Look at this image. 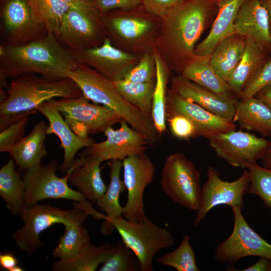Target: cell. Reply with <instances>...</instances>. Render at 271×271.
I'll return each instance as SVG.
<instances>
[{
    "label": "cell",
    "instance_id": "6da1fadb",
    "mask_svg": "<svg viewBox=\"0 0 271 271\" xmlns=\"http://www.w3.org/2000/svg\"><path fill=\"white\" fill-rule=\"evenodd\" d=\"M218 0H186L162 18L155 48L169 69L181 74L194 58L203 33L211 25Z\"/></svg>",
    "mask_w": 271,
    "mask_h": 271
},
{
    "label": "cell",
    "instance_id": "7a4b0ae2",
    "mask_svg": "<svg viewBox=\"0 0 271 271\" xmlns=\"http://www.w3.org/2000/svg\"><path fill=\"white\" fill-rule=\"evenodd\" d=\"M78 64L73 53L51 33L20 45L0 46V77L38 74L63 78Z\"/></svg>",
    "mask_w": 271,
    "mask_h": 271
},
{
    "label": "cell",
    "instance_id": "3957f363",
    "mask_svg": "<svg viewBox=\"0 0 271 271\" xmlns=\"http://www.w3.org/2000/svg\"><path fill=\"white\" fill-rule=\"evenodd\" d=\"M7 96L0 102V131L27 115L35 113L42 103L52 99L76 98L83 94L75 82L65 77L50 78L33 74L14 78Z\"/></svg>",
    "mask_w": 271,
    "mask_h": 271
},
{
    "label": "cell",
    "instance_id": "277c9868",
    "mask_svg": "<svg viewBox=\"0 0 271 271\" xmlns=\"http://www.w3.org/2000/svg\"><path fill=\"white\" fill-rule=\"evenodd\" d=\"M66 77L73 80L83 95L96 104H101L116 112L134 130L143 134L150 146L160 139L151 114L145 113L127 101L113 82L93 69L79 63L68 71Z\"/></svg>",
    "mask_w": 271,
    "mask_h": 271
},
{
    "label": "cell",
    "instance_id": "5b68a950",
    "mask_svg": "<svg viewBox=\"0 0 271 271\" xmlns=\"http://www.w3.org/2000/svg\"><path fill=\"white\" fill-rule=\"evenodd\" d=\"M19 215L24 225L11 235L19 249L29 256L34 254L44 246L40 234L56 223L83 224L89 214L83 208L74 206L70 209H62L49 203L24 206Z\"/></svg>",
    "mask_w": 271,
    "mask_h": 271
},
{
    "label": "cell",
    "instance_id": "8992f818",
    "mask_svg": "<svg viewBox=\"0 0 271 271\" xmlns=\"http://www.w3.org/2000/svg\"><path fill=\"white\" fill-rule=\"evenodd\" d=\"M112 224L121 240L137 256L141 271L153 270L155 255L175 243L174 236L170 230L156 225L148 217L139 222L122 216L115 218Z\"/></svg>",
    "mask_w": 271,
    "mask_h": 271
},
{
    "label": "cell",
    "instance_id": "52a82bcc",
    "mask_svg": "<svg viewBox=\"0 0 271 271\" xmlns=\"http://www.w3.org/2000/svg\"><path fill=\"white\" fill-rule=\"evenodd\" d=\"M161 186L174 202L197 211L201 196L200 173L194 163L181 152L166 158L162 171Z\"/></svg>",
    "mask_w": 271,
    "mask_h": 271
},
{
    "label": "cell",
    "instance_id": "ba28073f",
    "mask_svg": "<svg viewBox=\"0 0 271 271\" xmlns=\"http://www.w3.org/2000/svg\"><path fill=\"white\" fill-rule=\"evenodd\" d=\"M102 17L94 4L71 7L63 16L57 38L73 53L99 46L106 37Z\"/></svg>",
    "mask_w": 271,
    "mask_h": 271
},
{
    "label": "cell",
    "instance_id": "9c48e42d",
    "mask_svg": "<svg viewBox=\"0 0 271 271\" xmlns=\"http://www.w3.org/2000/svg\"><path fill=\"white\" fill-rule=\"evenodd\" d=\"M59 169L58 163L52 160L24 170L22 177L25 185V206L36 205L46 199H65L80 203L88 201L79 191L69 187L67 173L62 178L57 176Z\"/></svg>",
    "mask_w": 271,
    "mask_h": 271
},
{
    "label": "cell",
    "instance_id": "30bf717a",
    "mask_svg": "<svg viewBox=\"0 0 271 271\" xmlns=\"http://www.w3.org/2000/svg\"><path fill=\"white\" fill-rule=\"evenodd\" d=\"M234 225L231 234L216 247L215 259L220 262L234 263L247 256L263 257L271 259V244L247 224L239 206L231 207Z\"/></svg>",
    "mask_w": 271,
    "mask_h": 271
},
{
    "label": "cell",
    "instance_id": "8fae6325",
    "mask_svg": "<svg viewBox=\"0 0 271 271\" xmlns=\"http://www.w3.org/2000/svg\"><path fill=\"white\" fill-rule=\"evenodd\" d=\"M207 177L201 188L200 203L193 222L195 227L214 207L224 205L243 209V196L248 193L250 186V175L247 169L238 178L230 182L221 179L218 172L212 167L208 168Z\"/></svg>",
    "mask_w": 271,
    "mask_h": 271
},
{
    "label": "cell",
    "instance_id": "7c38bea8",
    "mask_svg": "<svg viewBox=\"0 0 271 271\" xmlns=\"http://www.w3.org/2000/svg\"><path fill=\"white\" fill-rule=\"evenodd\" d=\"M217 156L235 167L246 169L260 160L271 142L254 134L232 130L208 139Z\"/></svg>",
    "mask_w": 271,
    "mask_h": 271
},
{
    "label": "cell",
    "instance_id": "4fadbf2b",
    "mask_svg": "<svg viewBox=\"0 0 271 271\" xmlns=\"http://www.w3.org/2000/svg\"><path fill=\"white\" fill-rule=\"evenodd\" d=\"M1 20L2 45H20L48 33L34 15L29 0H4Z\"/></svg>",
    "mask_w": 271,
    "mask_h": 271
},
{
    "label": "cell",
    "instance_id": "5bb4252c",
    "mask_svg": "<svg viewBox=\"0 0 271 271\" xmlns=\"http://www.w3.org/2000/svg\"><path fill=\"white\" fill-rule=\"evenodd\" d=\"M123 182L127 191L122 216L126 219L141 222L147 217L144 211V193L152 182L156 168L146 154L130 156L122 160Z\"/></svg>",
    "mask_w": 271,
    "mask_h": 271
},
{
    "label": "cell",
    "instance_id": "9a60e30c",
    "mask_svg": "<svg viewBox=\"0 0 271 271\" xmlns=\"http://www.w3.org/2000/svg\"><path fill=\"white\" fill-rule=\"evenodd\" d=\"M118 129L108 127L104 134L106 139L99 143H94L85 148L80 156H92L101 162L111 160H123L130 156L146 153L149 144L145 136L130 127L122 120Z\"/></svg>",
    "mask_w": 271,
    "mask_h": 271
},
{
    "label": "cell",
    "instance_id": "2e32d148",
    "mask_svg": "<svg viewBox=\"0 0 271 271\" xmlns=\"http://www.w3.org/2000/svg\"><path fill=\"white\" fill-rule=\"evenodd\" d=\"M73 54L79 63L93 69L112 81L123 79L140 60L136 56L114 46L107 37L99 46Z\"/></svg>",
    "mask_w": 271,
    "mask_h": 271
},
{
    "label": "cell",
    "instance_id": "e0dca14e",
    "mask_svg": "<svg viewBox=\"0 0 271 271\" xmlns=\"http://www.w3.org/2000/svg\"><path fill=\"white\" fill-rule=\"evenodd\" d=\"M182 115L189 119L195 125L197 137L207 139L220 133L236 129L232 120L219 116L198 104L186 99L173 89L167 90L166 118L174 115Z\"/></svg>",
    "mask_w": 271,
    "mask_h": 271
},
{
    "label": "cell",
    "instance_id": "ac0fdd59",
    "mask_svg": "<svg viewBox=\"0 0 271 271\" xmlns=\"http://www.w3.org/2000/svg\"><path fill=\"white\" fill-rule=\"evenodd\" d=\"M64 117L84 124L89 134L103 132L109 127L120 123L123 119L111 109L96 103H90L83 95L76 98L52 99L49 100Z\"/></svg>",
    "mask_w": 271,
    "mask_h": 271
},
{
    "label": "cell",
    "instance_id": "d6986e66",
    "mask_svg": "<svg viewBox=\"0 0 271 271\" xmlns=\"http://www.w3.org/2000/svg\"><path fill=\"white\" fill-rule=\"evenodd\" d=\"M171 88L183 98L219 116L233 121L237 101L233 96L217 94L196 84L181 74L172 78Z\"/></svg>",
    "mask_w": 271,
    "mask_h": 271
},
{
    "label": "cell",
    "instance_id": "ffe728a7",
    "mask_svg": "<svg viewBox=\"0 0 271 271\" xmlns=\"http://www.w3.org/2000/svg\"><path fill=\"white\" fill-rule=\"evenodd\" d=\"M36 110L48 120L47 134H54L60 140V147L64 150V160L60 166V172H67L72 166L77 153L94 143L91 138L82 139L74 133L63 118L61 113L49 100L41 104Z\"/></svg>",
    "mask_w": 271,
    "mask_h": 271
},
{
    "label": "cell",
    "instance_id": "44dd1931",
    "mask_svg": "<svg viewBox=\"0 0 271 271\" xmlns=\"http://www.w3.org/2000/svg\"><path fill=\"white\" fill-rule=\"evenodd\" d=\"M235 33L256 41L271 51V30L267 11L261 0H245L234 22Z\"/></svg>",
    "mask_w": 271,
    "mask_h": 271
},
{
    "label": "cell",
    "instance_id": "7402d4cb",
    "mask_svg": "<svg viewBox=\"0 0 271 271\" xmlns=\"http://www.w3.org/2000/svg\"><path fill=\"white\" fill-rule=\"evenodd\" d=\"M102 162L92 156H80L67 172L68 182L75 187L92 203H96L104 195L108 186L101 176Z\"/></svg>",
    "mask_w": 271,
    "mask_h": 271
},
{
    "label": "cell",
    "instance_id": "603a6c76",
    "mask_svg": "<svg viewBox=\"0 0 271 271\" xmlns=\"http://www.w3.org/2000/svg\"><path fill=\"white\" fill-rule=\"evenodd\" d=\"M245 0H218V11L208 35L197 44L194 54L210 57L214 48L224 39L235 33L234 22Z\"/></svg>",
    "mask_w": 271,
    "mask_h": 271
},
{
    "label": "cell",
    "instance_id": "cb8c5ba5",
    "mask_svg": "<svg viewBox=\"0 0 271 271\" xmlns=\"http://www.w3.org/2000/svg\"><path fill=\"white\" fill-rule=\"evenodd\" d=\"M107 165L109 169V184L105 193L95 203L100 210L106 214V219L101 227V233L105 235L110 234L114 229L112 224L113 221L122 216L123 206L119 203V197L126 190L123 180L120 178L122 161L109 160Z\"/></svg>",
    "mask_w": 271,
    "mask_h": 271
},
{
    "label": "cell",
    "instance_id": "d4e9b609",
    "mask_svg": "<svg viewBox=\"0 0 271 271\" xmlns=\"http://www.w3.org/2000/svg\"><path fill=\"white\" fill-rule=\"evenodd\" d=\"M268 52L256 41L247 38L242 57L227 81L236 96L269 59Z\"/></svg>",
    "mask_w": 271,
    "mask_h": 271
},
{
    "label": "cell",
    "instance_id": "484cf974",
    "mask_svg": "<svg viewBox=\"0 0 271 271\" xmlns=\"http://www.w3.org/2000/svg\"><path fill=\"white\" fill-rule=\"evenodd\" d=\"M48 125L37 122L31 131L17 144L10 153L16 165L21 170L31 169L42 162L47 154L45 141Z\"/></svg>",
    "mask_w": 271,
    "mask_h": 271
},
{
    "label": "cell",
    "instance_id": "4316f807",
    "mask_svg": "<svg viewBox=\"0 0 271 271\" xmlns=\"http://www.w3.org/2000/svg\"><path fill=\"white\" fill-rule=\"evenodd\" d=\"M233 121L243 129L271 137V109L255 96L237 100Z\"/></svg>",
    "mask_w": 271,
    "mask_h": 271
},
{
    "label": "cell",
    "instance_id": "83f0119b",
    "mask_svg": "<svg viewBox=\"0 0 271 271\" xmlns=\"http://www.w3.org/2000/svg\"><path fill=\"white\" fill-rule=\"evenodd\" d=\"M246 39V37L234 33L222 40L210 55L211 67L226 82L242 57Z\"/></svg>",
    "mask_w": 271,
    "mask_h": 271
},
{
    "label": "cell",
    "instance_id": "f1b7e54d",
    "mask_svg": "<svg viewBox=\"0 0 271 271\" xmlns=\"http://www.w3.org/2000/svg\"><path fill=\"white\" fill-rule=\"evenodd\" d=\"M181 74L217 94L228 96H233L234 94L228 83L221 79L213 70L210 63V57L195 55Z\"/></svg>",
    "mask_w": 271,
    "mask_h": 271
},
{
    "label": "cell",
    "instance_id": "f546056e",
    "mask_svg": "<svg viewBox=\"0 0 271 271\" xmlns=\"http://www.w3.org/2000/svg\"><path fill=\"white\" fill-rule=\"evenodd\" d=\"M14 160L10 159L0 170V195L6 209L13 215H19L24 206L25 185L24 180L16 170Z\"/></svg>",
    "mask_w": 271,
    "mask_h": 271
},
{
    "label": "cell",
    "instance_id": "4dcf8cb0",
    "mask_svg": "<svg viewBox=\"0 0 271 271\" xmlns=\"http://www.w3.org/2000/svg\"><path fill=\"white\" fill-rule=\"evenodd\" d=\"M102 21L105 36L108 35L109 39L138 40L147 34L153 27L150 21L138 17L103 14Z\"/></svg>",
    "mask_w": 271,
    "mask_h": 271
},
{
    "label": "cell",
    "instance_id": "1f68e13d",
    "mask_svg": "<svg viewBox=\"0 0 271 271\" xmlns=\"http://www.w3.org/2000/svg\"><path fill=\"white\" fill-rule=\"evenodd\" d=\"M153 53L156 65V76L151 115L156 129L160 136H161L166 129V102L169 68L155 47L153 49Z\"/></svg>",
    "mask_w": 271,
    "mask_h": 271
},
{
    "label": "cell",
    "instance_id": "d6a6232c",
    "mask_svg": "<svg viewBox=\"0 0 271 271\" xmlns=\"http://www.w3.org/2000/svg\"><path fill=\"white\" fill-rule=\"evenodd\" d=\"M65 231L60 236L52 255L59 260L66 261L74 258L91 244L87 230L82 224H67Z\"/></svg>",
    "mask_w": 271,
    "mask_h": 271
},
{
    "label": "cell",
    "instance_id": "836d02e7",
    "mask_svg": "<svg viewBox=\"0 0 271 271\" xmlns=\"http://www.w3.org/2000/svg\"><path fill=\"white\" fill-rule=\"evenodd\" d=\"M114 245L109 243L99 246L91 244L74 258L66 261L58 260L51 266L54 271H95L111 253Z\"/></svg>",
    "mask_w": 271,
    "mask_h": 271
},
{
    "label": "cell",
    "instance_id": "e575fe53",
    "mask_svg": "<svg viewBox=\"0 0 271 271\" xmlns=\"http://www.w3.org/2000/svg\"><path fill=\"white\" fill-rule=\"evenodd\" d=\"M113 82L127 101L141 111L152 114L156 79L146 83L133 82L124 79Z\"/></svg>",
    "mask_w": 271,
    "mask_h": 271
},
{
    "label": "cell",
    "instance_id": "d590c367",
    "mask_svg": "<svg viewBox=\"0 0 271 271\" xmlns=\"http://www.w3.org/2000/svg\"><path fill=\"white\" fill-rule=\"evenodd\" d=\"M36 19L45 27L48 33L57 36L63 16L72 7L61 0H29Z\"/></svg>",
    "mask_w": 271,
    "mask_h": 271
},
{
    "label": "cell",
    "instance_id": "8d00e7d4",
    "mask_svg": "<svg viewBox=\"0 0 271 271\" xmlns=\"http://www.w3.org/2000/svg\"><path fill=\"white\" fill-rule=\"evenodd\" d=\"M190 236L185 235L179 245L174 250L157 259L159 264L174 268L178 271H199L195 253L190 243Z\"/></svg>",
    "mask_w": 271,
    "mask_h": 271
},
{
    "label": "cell",
    "instance_id": "74e56055",
    "mask_svg": "<svg viewBox=\"0 0 271 271\" xmlns=\"http://www.w3.org/2000/svg\"><path fill=\"white\" fill-rule=\"evenodd\" d=\"M99 271H141L135 254L122 240L114 245L112 251Z\"/></svg>",
    "mask_w": 271,
    "mask_h": 271
},
{
    "label": "cell",
    "instance_id": "f35d334b",
    "mask_svg": "<svg viewBox=\"0 0 271 271\" xmlns=\"http://www.w3.org/2000/svg\"><path fill=\"white\" fill-rule=\"evenodd\" d=\"M246 169L250 175L248 193L258 196L271 212V169L257 163L248 166Z\"/></svg>",
    "mask_w": 271,
    "mask_h": 271
},
{
    "label": "cell",
    "instance_id": "ab89813d",
    "mask_svg": "<svg viewBox=\"0 0 271 271\" xmlns=\"http://www.w3.org/2000/svg\"><path fill=\"white\" fill-rule=\"evenodd\" d=\"M156 71L153 53H147L125 76L124 79L137 83H146L156 79Z\"/></svg>",
    "mask_w": 271,
    "mask_h": 271
},
{
    "label": "cell",
    "instance_id": "60d3db41",
    "mask_svg": "<svg viewBox=\"0 0 271 271\" xmlns=\"http://www.w3.org/2000/svg\"><path fill=\"white\" fill-rule=\"evenodd\" d=\"M29 115L25 116L1 131V152L10 153L13 148L25 137Z\"/></svg>",
    "mask_w": 271,
    "mask_h": 271
},
{
    "label": "cell",
    "instance_id": "b9f144b4",
    "mask_svg": "<svg viewBox=\"0 0 271 271\" xmlns=\"http://www.w3.org/2000/svg\"><path fill=\"white\" fill-rule=\"evenodd\" d=\"M268 86H271V58L246 84L238 96L241 99L254 96L259 91Z\"/></svg>",
    "mask_w": 271,
    "mask_h": 271
},
{
    "label": "cell",
    "instance_id": "7bdbcfd3",
    "mask_svg": "<svg viewBox=\"0 0 271 271\" xmlns=\"http://www.w3.org/2000/svg\"><path fill=\"white\" fill-rule=\"evenodd\" d=\"M173 134L182 140L197 137L196 127L192 122L182 115H174L166 118Z\"/></svg>",
    "mask_w": 271,
    "mask_h": 271
},
{
    "label": "cell",
    "instance_id": "ee69618b",
    "mask_svg": "<svg viewBox=\"0 0 271 271\" xmlns=\"http://www.w3.org/2000/svg\"><path fill=\"white\" fill-rule=\"evenodd\" d=\"M185 1L142 0V3L148 12L162 18Z\"/></svg>",
    "mask_w": 271,
    "mask_h": 271
},
{
    "label": "cell",
    "instance_id": "f6af8a7d",
    "mask_svg": "<svg viewBox=\"0 0 271 271\" xmlns=\"http://www.w3.org/2000/svg\"><path fill=\"white\" fill-rule=\"evenodd\" d=\"M142 3V0H95L94 4L102 14L115 9L124 10L133 8Z\"/></svg>",
    "mask_w": 271,
    "mask_h": 271
},
{
    "label": "cell",
    "instance_id": "bcb514c9",
    "mask_svg": "<svg viewBox=\"0 0 271 271\" xmlns=\"http://www.w3.org/2000/svg\"><path fill=\"white\" fill-rule=\"evenodd\" d=\"M227 269L231 271H271V259L261 257L255 263L242 269H236L232 266Z\"/></svg>",
    "mask_w": 271,
    "mask_h": 271
},
{
    "label": "cell",
    "instance_id": "7dc6e473",
    "mask_svg": "<svg viewBox=\"0 0 271 271\" xmlns=\"http://www.w3.org/2000/svg\"><path fill=\"white\" fill-rule=\"evenodd\" d=\"M18 260L15 254L11 252L5 251L0 254V265L2 269L8 271L17 265Z\"/></svg>",
    "mask_w": 271,
    "mask_h": 271
},
{
    "label": "cell",
    "instance_id": "c3c4849f",
    "mask_svg": "<svg viewBox=\"0 0 271 271\" xmlns=\"http://www.w3.org/2000/svg\"><path fill=\"white\" fill-rule=\"evenodd\" d=\"M254 96L263 102L271 109V86L262 88Z\"/></svg>",
    "mask_w": 271,
    "mask_h": 271
},
{
    "label": "cell",
    "instance_id": "681fc988",
    "mask_svg": "<svg viewBox=\"0 0 271 271\" xmlns=\"http://www.w3.org/2000/svg\"><path fill=\"white\" fill-rule=\"evenodd\" d=\"M72 7L78 9L84 8L92 5L94 2L89 0H61Z\"/></svg>",
    "mask_w": 271,
    "mask_h": 271
},
{
    "label": "cell",
    "instance_id": "f907efd6",
    "mask_svg": "<svg viewBox=\"0 0 271 271\" xmlns=\"http://www.w3.org/2000/svg\"><path fill=\"white\" fill-rule=\"evenodd\" d=\"M260 160L262 167L271 169V146L265 152Z\"/></svg>",
    "mask_w": 271,
    "mask_h": 271
},
{
    "label": "cell",
    "instance_id": "816d5d0a",
    "mask_svg": "<svg viewBox=\"0 0 271 271\" xmlns=\"http://www.w3.org/2000/svg\"><path fill=\"white\" fill-rule=\"evenodd\" d=\"M261 1L267 11L271 30V0H261Z\"/></svg>",
    "mask_w": 271,
    "mask_h": 271
},
{
    "label": "cell",
    "instance_id": "f5cc1de1",
    "mask_svg": "<svg viewBox=\"0 0 271 271\" xmlns=\"http://www.w3.org/2000/svg\"><path fill=\"white\" fill-rule=\"evenodd\" d=\"M22 270H24L23 268L18 265L15 266L11 269V271H22Z\"/></svg>",
    "mask_w": 271,
    "mask_h": 271
},
{
    "label": "cell",
    "instance_id": "db71d44e",
    "mask_svg": "<svg viewBox=\"0 0 271 271\" xmlns=\"http://www.w3.org/2000/svg\"><path fill=\"white\" fill-rule=\"evenodd\" d=\"M89 1H91L93 2L95 1V0H89Z\"/></svg>",
    "mask_w": 271,
    "mask_h": 271
}]
</instances>
